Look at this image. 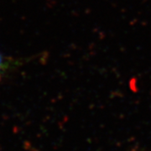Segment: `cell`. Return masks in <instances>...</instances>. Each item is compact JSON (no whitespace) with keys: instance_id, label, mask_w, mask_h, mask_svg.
<instances>
[{"instance_id":"1","label":"cell","mask_w":151,"mask_h":151,"mask_svg":"<svg viewBox=\"0 0 151 151\" xmlns=\"http://www.w3.org/2000/svg\"><path fill=\"white\" fill-rule=\"evenodd\" d=\"M7 66H8V64H7L5 58L0 52V77H2V76L4 74V72L7 70Z\"/></svg>"}]
</instances>
